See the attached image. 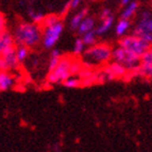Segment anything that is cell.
I'll use <instances>...</instances> for the list:
<instances>
[{
	"mask_svg": "<svg viewBox=\"0 0 152 152\" xmlns=\"http://www.w3.org/2000/svg\"><path fill=\"white\" fill-rule=\"evenodd\" d=\"M41 25L34 21H19L13 31V36L16 45H23L29 48H34L42 41Z\"/></svg>",
	"mask_w": 152,
	"mask_h": 152,
	"instance_id": "1",
	"label": "cell"
},
{
	"mask_svg": "<svg viewBox=\"0 0 152 152\" xmlns=\"http://www.w3.org/2000/svg\"><path fill=\"white\" fill-rule=\"evenodd\" d=\"M112 47L107 44H93L82 52V62L88 66H102L112 60Z\"/></svg>",
	"mask_w": 152,
	"mask_h": 152,
	"instance_id": "2",
	"label": "cell"
},
{
	"mask_svg": "<svg viewBox=\"0 0 152 152\" xmlns=\"http://www.w3.org/2000/svg\"><path fill=\"white\" fill-rule=\"evenodd\" d=\"M74 60L70 56H61L58 65L53 69L49 70L47 75V81L49 83H61L69 76H71V65Z\"/></svg>",
	"mask_w": 152,
	"mask_h": 152,
	"instance_id": "3",
	"label": "cell"
},
{
	"mask_svg": "<svg viewBox=\"0 0 152 152\" xmlns=\"http://www.w3.org/2000/svg\"><path fill=\"white\" fill-rule=\"evenodd\" d=\"M112 60L124 66L128 70H135L140 64V56H136L119 45L112 50Z\"/></svg>",
	"mask_w": 152,
	"mask_h": 152,
	"instance_id": "4",
	"label": "cell"
},
{
	"mask_svg": "<svg viewBox=\"0 0 152 152\" xmlns=\"http://www.w3.org/2000/svg\"><path fill=\"white\" fill-rule=\"evenodd\" d=\"M118 45L124 47V49L133 52L136 56H142L145 51L149 48L150 44L147 43L140 36L136 35V34H132V35L121 36L120 41L118 42Z\"/></svg>",
	"mask_w": 152,
	"mask_h": 152,
	"instance_id": "5",
	"label": "cell"
},
{
	"mask_svg": "<svg viewBox=\"0 0 152 152\" xmlns=\"http://www.w3.org/2000/svg\"><path fill=\"white\" fill-rule=\"evenodd\" d=\"M43 29V33H42V45L45 47L46 49H51L53 48L56 42L58 41V38L61 36L62 32H63L64 25L61 20L58 23L50 25L48 27H45Z\"/></svg>",
	"mask_w": 152,
	"mask_h": 152,
	"instance_id": "6",
	"label": "cell"
},
{
	"mask_svg": "<svg viewBox=\"0 0 152 152\" xmlns=\"http://www.w3.org/2000/svg\"><path fill=\"white\" fill-rule=\"evenodd\" d=\"M20 67V62L16 56L15 48L5 51L4 53L0 54V69L9 71H16Z\"/></svg>",
	"mask_w": 152,
	"mask_h": 152,
	"instance_id": "7",
	"label": "cell"
},
{
	"mask_svg": "<svg viewBox=\"0 0 152 152\" xmlns=\"http://www.w3.org/2000/svg\"><path fill=\"white\" fill-rule=\"evenodd\" d=\"M135 71L142 77H152V45L140 56V64Z\"/></svg>",
	"mask_w": 152,
	"mask_h": 152,
	"instance_id": "8",
	"label": "cell"
},
{
	"mask_svg": "<svg viewBox=\"0 0 152 152\" xmlns=\"http://www.w3.org/2000/svg\"><path fill=\"white\" fill-rule=\"evenodd\" d=\"M16 85V77L12 71L0 69V91H10Z\"/></svg>",
	"mask_w": 152,
	"mask_h": 152,
	"instance_id": "9",
	"label": "cell"
},
{
	"mask_svg": "<svg viewBox=\"0 0 152 152\" xmlns=\"http://www.w3.org/2000/svg\"><path fill=\"white\" fill-rule=\"evenodd\" d=\"M16 43L13 34L8 30L0 32V54L4 53L5 51L15 48Z\"/></svg>",
	"mask_w": 152,
	"mask_h": 152,
	"instance_id": "10",
	"label": "cell"
},
{
	"mask_svg": "<svg viewBox=\"0 0 152 152\" xmlns=\"http://www.w3.org/2000/svg\"><path fill=\"white\" fill-rule=\"evenodd\" d=\"M107 71L109 72V76L111 77V78H113V77L124 76V75L127 74L129 70H128L124 66H122V65H120V64L114 62V63H112L111 65L109 66V69H107Z\"/></svg>",
	"mask_w": 152,
	"mask_h": 152,
	"instance_id": "11",
	"label": "cell"
},
{
	"mask_svg": "<svg viewBox=\"0 0 152 152\" xmlns=\"http://www.w3.org/2000/svg\"><path fill=\"white\" fill-rule=\"evenodd\" d=\"M94 27H95V19L93 17L86 16V17L81 21V23L79 25L78 32L80 33V34H84V33L88 32V31L94 30Z\"/></svg>",
	"mask_w": 152,
	"mask_h": 152,
	"instance_id": "12",
	"label": "cell"
},
{
	"mask_svg": "<svg viewBox=\"0 0 152 152\" xmlns=\"http://www.w3.org/2000/svg\"><path fill=\"white\" fill-rule=\"evenodd\" d=\"M87 13H88V10H87L86 8L82 9L80 12H78L76 15L74 16V17L71 18V20H70V28L72 29V30H77V29H78L79 25L81 23V21L83 20L84 18L87 16Z\"/></svg>",
	"mask_w": 152,
	"mask_h": 152,
	"instance_id": "13",
	"label": "cell"
},
{
	"mask_svg": "<svg viewBox=\"0 0 152 152\" xmlns=\"http://www.w3.org/2000/svg\"><path fill=\"white\" fill-rule=\"evenodd\" d=\"M113 23H114V17H113L112 15L107 16V18H103V19H102V23H100V26L95 30L96 34L97 35H101V34L105 33L112 27Z\"/></svg>",
	"mask_w": 152,
	"mask_h": 152,
	"instance_id": "14",
	"label": "cell"
},
{
	"mask_svg": "<svg viewBox=\"0 0 152 152\" xmlns=\"http://www.w3.org/2000/svg\"><path fill=\"white\" fill-rule=\"evenodd\" d=\"M15 52H16V56H17L18 61L20 62V63H23V62H25L26 60L28 58L29 54H30V48L23 45H16Z\"/></svg>",
	"mask_w": 152,
	"mask_h": 152,
	"instance_id": "15",
	"label": "cell"
},
{
	"mask_svg": "<svg viewBox=\"0 0 152 152\" xmlns=\"http://www.w3.org/2000/svg\"><path fill=\"white\" fill-rule=\"evenodd\" d=\"M130 25H131V23H130V19H126V18H122V19H120L119 21H118V23H117L116 26V34L118 36H124L126 33H127V31L129 30L130 28Z\"/></svg>",
	"mask_w": 152,
	"mask_h": 152,
	"instance_id": "16",
	"label": "cell"
},
{
	"mask_svg": "<svg viewBox=\"0 0 152 152\" xmlns=\"http://www.w3.org/2000/svg\"><path fill=\"white\" fill-rule=\"evenodd\" d=\"M138 9V2L136 1H133V2L128 3V7L124 10L121 14V18H126V19H130L132 16L134 15L135 12Z\"/></svg>",
	"mask_w": 152,
	"mask_h": 152,
	"instance_id": "17",
	"label": "cell"
},
{
	"mask_svg": "<svg viewBox=\"0 0 152 152\" xmlns=\"http://www.w3.org/2000/svg\"><path fill=\"white\" fill-rule=\"evenodd\" d=\"M60 20H61L60 16L51 14V15L45 16L44 19H43V21H42L39 25H41L42 28H45V27H48V26H50V25H53V23H58V21H60Z\"/></svg>",
	"mask_w": 152,
	"mask_h": 152,
	"instance_id": "18",
	"label": "cell"
},
{
	"mask_svg": "<svg viewBox=\"0 0 152 152\" xmlns=\"http://www.w3.org/2000/svg\"><path fill=\"white\" fill-rule=\"evenodd\" d=\"M60 58H61V53H60V51L56 50V49L52 50V52H51V56H50V61H49L48 70L53 69L54 67L58 65V61H60Z\"/></svg>",
	"mask_w": 152,
	"mask_h": 152,
	"instance_id": "19",
	"label": "cell"
},
{
	"mask_svg": "<svg viewBox=\"0 0 152 152\" xmlns=\"http://www.w3.org/2000/svg\"><path fill=\"white\" fill-rule=\"evenodd\" d=\"M83 35V37H82V41L84 42V44L86 46H91L93 45V44L96 43V32H95L94 30L91 31H88V32L84 33V34H82Z\"/></svg>",
	"mask_w": 152,
	"mask_h": 152,
	"instance_id": "20",
	"label": "cell"
},
{
	"mask_svg": "<svg viewBox=\"0 0 152 152\" xmlns=\"http://www.w3.org/2000/svg\"><path fill=\"white\" fill-rule=\"evenodd\" d=\"M63 83L66 87L75 88V87H78L79 85H80V80L77 79V78H75V77H72V75H71V76H69L68 78L66 79Z\"/></svg>",
	"mask_w": 152,
	"mask_h": 152,
	"instance_id": "21",
	"label": "cell"
},
{
	"mask_svg": "<svg viewBox=\"0 0 152 152\" xmlns=\"http://www.w3.org/2000/svg\"><path fill=\"white\" fill-rule=\"evenodd\" d=\"M84 48H85V44H84V42L82 41V38H78L74 46V53L76 54V56L82 54V52L84 51Z\"/></svg>",
	"mask_w": 152,
	"mask_h": 152,
	"instance_id": "22",
	"label": "cell"
},
{
	"mask_svg": "<svg viewBox=\"0 0 152 152\" xmlns=\"http://www.w3.org/2000/svg\"><path fill=\"white\" fill-rule=\"evenodd\" d=\"M29 16H30V18L32 19V21L37 23H41L42 21H43L44 17H45V15H44L43 13L35 12V11H33V10H31L30 12H29Z\"/></svg>",
	"mask_w": 152,
	"mask_h": 152,
	"instance_id": "23",
	"label": "cell"
},
{
	"mask_svg": "<svg viewBox=\"0 0 152 152\" xmlns=\"http://www.w3.org/2000/svg\"><path fill=\"white\" fill-rule=\"evenodd\" d=\"M7 30V18L2 13H0V32Z\"/></svg>",
	"mask_w": 152,
	"mask_h": 152,
	"instance_id": "24",
	"label": "cell"
},
{
	"mask_svg": "<svg viewBox=\"0 0 152 152\" xmlns=\"http://www.w3.org/2000/svg\"><path fill=\"white\" fill-rule=\"evenodd\" d=\"M81 1H82V0H70V1H69V8H70V9H76L77 7L80 4V2H81Z\"/></svg>",
	"mask_w": 152,
	"mask_h": 152,
	"instance_id": "25",
	"label": "cell"
},
{
	"mask_svg": "<svg viewBox=\"0 0 152 152\" xmlns=\"http://www.w3.org/2000/svg\"><path fill=\"white\" fill-rule=\"evenodd\" d=\"M110 15H112L111 14V11L109 10V9H105V10H103L102 11V13H101V19H103V18H107V16H110Z\"/></svg>",
	"mask_w": 152,
	"mask_h": 152,
	"instance_id": "26",
	"label": "cell"
},
{
	"mask_svg": "<svg viewBox=\"0 0 152 152\" xmlns=\"http://www.w3.org/2000/svg\"><path fill=\"white\" fill-rule=\"evenodd\" d=\"M129 2H130V0H121V4H124V5H127Z\"/></svg>",
	"mask_w": 152,
	"mask_h": 152,
	"instance_id": "27",
	"label": "cell"
}]
</instances>
